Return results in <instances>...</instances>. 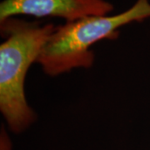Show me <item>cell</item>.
I'll use <instances>...</instances> for the list:
<instances>
[{
	"label": "cell",
	"instance_id": "1",
	"mask_svg": "<svg viewBox=\"0 0 150 150\" xmlns=\"http://www.w3.org/2000/svg\"><path fill=\"white\" fill-rule=\"evenodd\" d=\"M56 26L9 18L0 22L5 41L0 45V110L16 134L27 129L37 115L27 102L24 82Z\"/></svg>",
	"mask_w": 150,
	"mask_h": 150
},
{
	"label": "cell",
	"instance_id": "2",
	"mask_svg": "<svg viewBox=\"0 0 150 150\" xmlns=\"http://www.w3.org/2000/svg\"><path fill=\"white\" fill-rule=\"evenodd\" d=\"M150 18L149 0H137L128 10L113 16L87 17L56 26L37 60L46 74L58 76L74 69H89L94 61L92 46L117 36L119 28Z\"/></svg>",
	"mask_w": 150,
	"mask_h": 150
},
{
	"label": "cell",
	"instance_id": "3",
	"mask_svg": "<svg viewBox=\"0 0 150 150\" xmlns=\"http://www.w3.org/2000/svg\"><path fill=\"white\" fill-rule=\"evenodd\" d=\"M113 9L107 0H4L0 4V22L23 14L59 17L71 23L87 17L105 16Z\"/></svg>",
	"mask_w": 150,
	"mask_h": 150
},
{
	"label": "cell",
	"instance_id": "4",
	"mask_svg": "<svg viewBox=\"0 0 150 150\" xmlns=\"http://www.w3.org/2000/svg\"><path fill=\"white\" fill-rule=\"evenodd\" d=\"M1 150H11L10 141L7 137L5 132L1 134Z\"/></svg>",
	"mask_w": 150,
	"mask_h": 150
}]
</instances>
